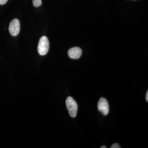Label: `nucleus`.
<instances>
[{"mask_svg": "<svg viewBox=\"0 0 148 148\" xmlns=\"http://www.w3.org/2000/svg\"><path fill=\"white\" fill-rule=\"evenodd\" d=\"M49 48V44L47 38L45 36L40 38L38 45V52L40 55H45L47 53Z\"/></svg>", "mask_w": 148, "mask_h": 148, "instance_id": "nucleus-2", "label": "nucleus"}, {"mask_svg": "<svg viewBox=\"0 0 148 148\" xmlns=\"http://www.w3.org/2000/svg\"><path fill=\"white\" fill-rule=\"evenodd\" d=\"M107 148V147L106 146H102V147H101V148Z\"/></svg>", "mask_w": 148, "mask_h": 148, "instance_id": "nucleus-10", "label": "nucleus"}, {"mask_svg": "<svg viewBox=\"0 0 148 148\" xmlns=\"http://www.w3.org/2000/svg\"><path fill=\"white\" fill-rule=\"evenodd\" d=\"M42 0H33V5L35 7H38L42 4Z\"/></svg>", "mask_w": 148, "mask_h": 148, "instance_id": "nucleus-6", "label": "nucleus"}, {"mask_svg": "<svg viewBox=\"0 0 148 148\" xmlns=\"http://www.w3.org/2000/svg\"><path fill=\"white\" fill-rule=\"evenodd\" d=\"M146 100H147V102H148V91H147V93H146Z\"/></svg>", "mask_w": 148, "mask_h": 148, "instance_id": "nucleus-9", "label": "nucleus"}, {"mask_svg": "<svg viewBox=\"0 0 148 148\" xmlns=\"http://www.w3.org/2000/svg\"><path fill=\"white\" fill-rule=\"evenodd\" d=\"M20 22L18 19L14 18L11 21L9 27V31L11 36H17L20 32Z\"/></svg>", "mask_w": 148, "mask_h": 148, "instance_id": "nucleus-3", "label": "nucleus"}, {"mask_svg": "<svg viewBox=\"0 0 148 148\" xmlns=\"http://www.w3.org/2000/svg\"><path fill=\"white\" fill-rule=\"evenodd\" d=\"M82 50L78 47H74L70 49L68 51V55L72 59H77L79 58L82 54Z\"/></svg>", "mask_w": 148, "mask_h": 148, "instance_id": "nucleus-5", "label": "nucleus"}, {"mask_svg": "<svg viewBox=\"0 0 148 148\" xmlns=\"http://www.w3.org/2000/svg\"><path fill=\"white\" fill-rule=\"evenodd\" d=\"M66 106L69 114L72 118H75L76 116L77 112V104L73 98L71 97H68L66 99Z\"/></svg>", "mask_w": 148, "mask_h": 148, "instance_id": "nucleus-1", "label": "nucleus"}, {"mask_svg": "<svg viewBox=\"0 0 148 148\" xmlns=\"http://www.w3.org/2000/svg\"><path fill=\"white\" fill-rule=\"evenodd\" d=\"M8 1V0H0V5H3L5 4Z\"/></svg>", "mask_w": 148, "mask_h": 148, "instance_id": "nucleus-8", "label": "nucleus"}, {"mask_svg": "<svg viewBox=\"0 0 148 148\" xmlns=\"http://www.w3.org/2000/svg\"><path fill=\"white\" fill-rule=\"evenodd\" d=\"M98 109L104 116L107 115L108 114L109 106L108 101L106 98H100L98 103Z\"/></svg>", "mask_w": 148, "mask_h": 148, "instance_id": "nucleus-4", "label": "nucleus"}, {"mask_svg": "<svg viewBox=\"0 0 148 148\" xmlns=\"http://www.w3.org/2000/svg\"><path fill=\"white\" fill-rule=\"evenodd\" d=\"M111 148H121V147L119 145V144L117 143H115L113 145H112V146L110 147Z\"/></svg>", "mask_w": 148, "mask_h": 148, "instance_id": "nucleus-7", "label": "nucleus"}]
</instances>
